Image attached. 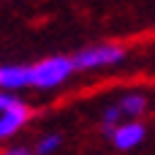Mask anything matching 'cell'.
<instances>
[{
  "label": "cell",
  "mask_w": 155,
  "mask_h": 155,
  "mask_svg": "<svg viewBox=\"0 0 155 155\" xmlns=\"http://www.w3.org/2000/svg\"><path fill=\"white\" fill-rule=\"evenodd\" d=\"M71 74H74L71 57H60V54L44 57L35 65H30V84L33 87H41V90H52V87L63 84Z\"/></svg>",
  "instance_id": "cell-1"
},
{
  "label": "cell",
  "mask_w": 155,
  "mask_h": 155,
  "mask_svg": "<svg viewBox=\"0 0 155 155\" xmlns=\"http://www.w3.org/2000/svg\"><path fill=\"white\" fill-rule=\"evenodd\" d=\"M125 60V49L123 46H112V44H98L90 49H82L71 57L74 71H93V68H109Z\"/></svg>",
  "instance_id": "cell-2"
},
{
  "label": "cell",
  "mask_w": 155,
  "mask_h": 155,
  "mask_svg": "<svg viewBox=\"0 0 155 155\" xmlns=\"http://www.w3.org/2000/svg\"><path fill=\"white\" fill-rule=\"evenodd\" d=\"M144 134H147V128H144L139 120H131V123L114 125V131H112V142H114L117 150H134L136 144L144 142Z\"/></svg>",
  "instance_id": "cell-3"
},
{
  "label": "cell",
  "mask_w": 155,
  "mask_h": 155,
  "mask_svg": "<svg viewBox=\"0 0 155 155\" xmlns=\"http://www.w3.org/2000/svg\"><path fill=\"white\" fill-rule=\"evenodd\" d=\"M27 117H30V109H27V104H22V101H16L11 109H5V112L0 114V139L14 136V134L27 123Z\"/></svg>",
  "instance_id": "cell-4"
},
{
  "label": "cell",
  "mask_w": 155,
  "mask_h": 155,
  "mask_svg": "<svg viewBox=\"0 0 155 155\" xmlns=\"http://www.w3.org/2000/svg\"><path fill=\"white\" fill-rule=\"evenodd\" d=\"M30 84V65H0V90L11 93Z\"/></svg>",
  "instance_id": "cell-5"
},
{
  "label": "cell",
  "mask_w": 155,
  "mask_h": 155,
  "mask_svg": "<svg viewBox=\"0 0 155 155\" xmlns=\"http://www.w3.org/2000/svg\"><path fill=\"white\" fill-rule=\"evenodd\" d=\"M144 106H147V101H144V95H139V93H134V95H125L123 101H120V114H131V117H139L142 112H144Z\"/></svg>",
  "instance_id": "cell-6"
},
{
  "label": "cell",
  "mask_w": 155,
  "mask_h": 155,
  "mask_svg": "<svg viewBox=\"0 0 155 155\" xmlns=\"http://www.w3.org/2000/svg\"><path fill=\"white\" fill-rule=\"evenodd\" d=\"M60 142H63V139H60L57 134H52V136H44V139L35 144V153H38V155H49V153H54V150L60 147Z\"/></svg>",
  "instance_id": "cell-7"
},
{
  "label": "cell",
  "mask_w": 155,
  "mask_h": 155,
  "mask_svg": "<svg viewBox=\"0 0 155 155\" xmlns=\"http://www.w3.org/2000/svg\"><path fill=\"white\" fill-rule=\"evenodd\" d=\"M117 120H120V109H117V106H109V109L104 112V128H106V134H109V136H112V131H114Z\"/></svg>",
  "instance_id": "cell-8"
},
{
  "label": "cell",
  "mask_w": 155,
  "mask_h": 155,
  "mask_svg": "<svg viewBox=\"0 0 155 155\" xmlns=\"http://www.w3.org/2000/svg\"><path fill=\"white\" fill-rule=\"evenodd\" d=\"M16 101H19V98H16L14 93H3V90H0V114H3L5 109H11Z\"/></svg>",
  "instance_id": "cell-9"
},
{
  "label": "cell",
  "mask_w": 155,
  "mask_h": 155,
  "mask_svg": "<svg viewBox=\"0 0 155 155\" xmlns=\"http://www.w3.org/2000/svg\"><path fill=\"white\" fill-rule=\"evenodd\" d=\"M3 155H30L27 147H8V150H3Z\"/></svg>",
  "instance_id": "cell-10"
}]
</instances>
